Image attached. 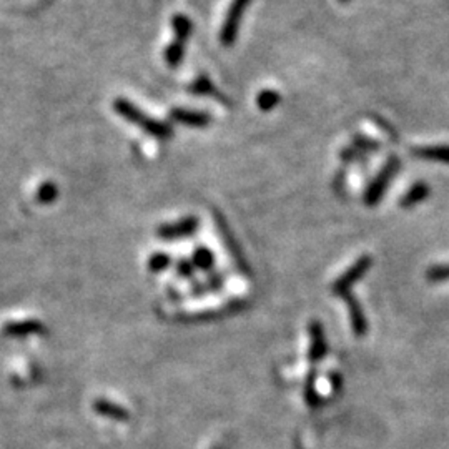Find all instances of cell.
<instances>
[{
    "label": "cell",
    "mask_w": 449,
    "mask_h": 449,
    "mask_svg": "<svg viewBox=\"0 0 449 449\" xmlns=\"http://www.w3.org/2000/svg\"><path fill=\"white\" fill-rule=\"evenodd\" d=\"M373 264V258L369 254H361L356 262H354L351 267H349L346 272H344L341 277L334 279V283L331 284V291L336 294V296L341 298L343 294L349 293V289L353 288L354 283H358L364 274L369 272Z\"/></svg>",
    "instance_id": "cell-3"
},
{
    "label": "cell",
    "mask_w": 449,
    "mask_h": 449,
    "mask_svg": "<svg viewBox=\"0 0 449 449\" xmlns=\"http://www.w3.org/2000/svg\"><path fill=\"white\" fill-rule=\"evenodd\" d=\"M45 331V326L38 319H15V321H9L2 326V333L5 336L10 338H24L30 336V334H40Z\"/></svg>",
    "instance_id": "cell-8"
},
{
    "label": "cell",
    "mask_w": 449,
    "mask_h": 449,
    "mask_svg": "<svg viewBox=\"0 0 449 449\" xmlns=\"http://www.w3.org/2000/svg\"><path fill=\"white\" fill-rule=\"evenodd\" d=\"M316 371H313L308 374L306 381H304V391H303V398L304 401H306V404L309 408H318L319 403H321V398H319V394L316 391Z\"/></svg>",
    "instance_id": "cell-16"
},
{
    "label": "cell",
    "mask_w": 449,
    "mask_h": 449,
    "mask_svg": "<svg viewBox=\"0 0 449 449\" xmlns=\"http://www.w3.org/2000/svg\"><path fill=\"white\" fill-rule=\"evenodd\" d=\"M429 193H431V188H429V185L426 182L413 183L408 192L399 198V207L401 208L416 207V205L423 203L424 200L429 197Z\"/></svg>",
    "instance_id": "cell-12"
},
{
    "label": "cell",
    "mask_w": 449,
    "mask_h": 449,
    "mask_svg": "<svg viewBox=\"0 0 449 449\" xmlns=\"http://www.w3.org/2000/svg\"><path fill=\"white\" fill-rule=\"evenodd\" d=\"M249 4H252V0H232V4H229L227 17H224L222 25V32H220V42L224 47H232L237 40L239 24H242L243 14L249 7Z\"/></svg>",
    "instance_id": "cell-4"
},
{
    "label": "cell",
    "mask_w": 449,
    "mask_h": 449,
    "mask_svg": "<svg viewBox=\"0 0 449 449\" xmlns=\"http://www.w3.org/2000/svg\"><path fill=\"white\" fill-rule=\"evenodd\" d=\"M113 108H115V112L120 115V117L128 120L130 123L137 125V127L142 128L145 133L152 135L153 138H158V140L172 138L173 128L170 127L168 123L162 122V120L152 118L150 115L142 112V110H140L137 105L128 102V100L117 98L113 102Z\"/></svg>",
    "instance_id": "cell-1"
},
{
    "label": "cell",
    "mask_w": 449,
    "mask_h": 449,
    "mask_svg": "<svg viewBox=\"0 0 449 449\" xmlns=\"http://www.w3.org/2000/svg\"><path fill=\"white\" fill-rule=\"evenodd\" d=\"M170 264H172V257H170L168 253H163V252H157L153 253L152 257L148 258V272L152 273H162L167 269Z\"/></svg>",
    "instance_id": "cell-19"
},
{
    "label": "cell",
    "mask_w": 449,
    "mask_h": 449,
    "mask_svg": "<svg viewBox=\"0 0 449 449\" xmlns=\"http://www.w3.org/2000/svg\"><path fill=\"white\" fill-rule=\"evenodd\" d=\"M190 90L197 95H208L215 92L213 83L210 82V78L207 77V75H200V77L193 82L192 87H190Z\"/></svg>",
    "instance_id": "cell-21"
},
{
    "label": "cell",
    "mask_w": 449,
    "mask_h": 449,
    "mask_svg": "<svg viewBox=\"0 0 449 449\" xmlns=\"http://www.w3.org/2000/svg\"><path fill=\"white\" fill-rule=\"evenodd\" d=\"M341 298L344 299V303H346V306H348L349 321H351L353 333L356 334L358 338L366 336L368 329H369V324H368V318H366V314H364V311H363L361 304H359L358 299L354 298L351 293L343 294Z\"/></svg>",
    "instance_id": "cell-7"
},
{
    "label": "cell",
    "mask_w": 449,
    "mask_h": 449,
    "mask_svg": "<svg viewBox=\"0 0 449 449\" xmlns=\"http://www.w3.org/2000/svg\"><path fill=\"white\" fill-rule=\"evenodd\" d=\"M308 334H309V351L308 358L311 363H319L328 354V341L324 336L323 324L318 319H311L308 324Z\"/></svg>",
    "instance_id": "cell-6"
},
{
    "label": "cell",
    "mask_w": 449,
    "mask_h": 449,
    "mask_svg": "<svg viewBox=\"0 0 449 449\" xmlns=\"http://www.w3.org/2000/svg\"><path fill=\"white\" fill-rule=\"evenodd\" d=\"M192 263L195 268L200 269V272L210 273L215 267V254L212 249H208L205 247H198L192 253Z\"/></svg>",
    "instance_id": "cell-13"
},
{
    "label": "cell",
    "mask_w": 449,
    "mask_h": 449,
    "mask_svg": "<svg viewBox=\"0 0 449 449\" xmlns=\"http://www.w3.org/2000/svg\"><path fill=\"white\" fill-rule=\"evenodd\" d=\"M198 227H200V220L197 217H187V218L178 220V222L160 224V227L157 228V237L163 239L185 238V237H190V234L197 233Z\"/></svg>",
    "instance_id": "cell-5"
},
{
    "label": "cell",
    "mask_w": 449,
    "mask_h": 449,
    "mask_svg": "<svg viewBox=\"0 0 449 449\" xmlns=\"http://www.w3.org/2000/svg\"><path fill=\"white\" fill-rule=\"evenodd\" d=\"M341 2H343V4H348V2H349V0H341Z\"/></svg>",
    "instance_id": "cell-25"
},
{
    "label": "cell",
    "mask_w": 449,
    "mask_h": 449,
    "mask_svg": "<svg viewBox=\"0 0 449 449\" xmlns=\"http://www.w3.org/2000/svg\"><path fill=\"white\" fill-rule=\"evenodd\" d=\"M93 411L100 414V416L112 419V421H118V423H125L130 419V413L127 409L120 406L117 403H112L110 399L105 398H97L92 404Z\"/></svg>",
    "instance_id": "cell-10"
},
{
    "label": "cell",
    "mask_w": 449,
    "mask_h": 449,
    "mask_svg": "<svg viewBox=\"0 0 449 449\" xmlns=\"http://www.w3.org/2000/svg\"><path fill=\"white\" fill-rule=\"evenodd\" d=\"M399 168H401V160H399V157H396V155L389 157L388 162L384 163V167L381 168V172L374 177L373 182L368 185L366 192H364L363 200L366 207H376V205L381 202L389 183H391L394 177H396Z\"/></svg>",
    "instance_id": "cell-2"
},
{
    "label": "cell",
    "mask_w": 449,
    "mask_h": 449,
    "mask_svg": "<svg viewBox=\"0 0 449 449\" xmlns=\"http://www.w3.org/2000/svg\"><path fill=\"white\" fill-rule=\"evenodd\" d=\"M172 27L175 32V38L180 40V42H187V38L192 35L193 24L187 15L177 14V15H173V19H172Z\"/></svg>",
    "instance_id": "cell-14"
},
{
    "label": "cell",
    "mask_w": 449,
    "mask_h": 449,
    "mask_svg": "<svg viewBox=\"0 0 449 449\" xmlns=\"http://www.w3.org/2000/svg\"><path fill=\"white\" fill-rule=\"evenodd\" d=\"M426 278L433 283H441L449 279V264H436L428 269Z\"/></svg>",
    "instance_id": "cell-20"
},
{
    "label": "cell",
    "mask_w": 449,
    "mask_h": 449,
    "mask_svg": "<svg viewBox=\"0 0 449 449\" xmlns=\"http://www.w3.org/2000/svg\"><path fill=\"white\" fill-rule=\"evenodd\" d=\"M183 55L185 42H180V40L175 38L173 42L165 48V62H167L170 67H178V65L183 62Z\"/></svg>",
    "instance_id": "cell-17"
},
{
    "label": "cell",
    "mask_w": 449,
    "mask_h": 449,
    "mask_svg": "<svg viewBox=\"0 0 449 449\" xmlns=\"http://www.w3.org/2000/svg\"><path fill=\"white\" fill-rule=\"evenodd\" d=\"M329 381H331V386L334 391H339V389H341V376H339V374L336 373L329 374Z\"/></svg>",
    "instance_id": "cell-24"
},
{
    "label": "cell",
    "mask_w": 449,
    "mask_h": 449,
    "mask_svg": "<svg viewBox=\"0 0 449 449\" xmlns=\"http://www.w3.org/2000/svg\"><path fill=\"white\" fill-rule=\"evenodd\" d=\"M354 145H356L361 152H366V150L368 152H374V150L379 148V145L376 142H373V140H369V138H361V137L354 138Z\"/></svg>",
    "instance_id": "cell-23"
},
{
    "label": "cell",
    "mask_w": 449,
    "mask_h": 449,
    "mask_svg": "<svg viewBox=\"0 0 449 449\" xmlns=\"http://www.w3.org/2000/svg\"><path fill=\"white\" fill-rule=\"evenodd\" d=\"M279 102H282V95H279L277 90L264 88L257 95V107L262 110V112H272L273 108L278 107Z\"/></svg>",
    "instance_id": "cell-15"
},
{
    "label": "cell",
    "mask_w": 449,
    "mask_h": 449,
    "mask_svg": "<svg viewBox=\"0 0 449 449\" xmlns=\"http://www.w3.org/2000/svg\"><path fill=\"white\" fill-rule=\"evenodd\" d=\"M411 155L416 158L428 160V162H439L449 165V145H423V147H413Z\"/></svg>",
    "instance_id": "cell-11"
},
{
    "label": "cell",
    "mask_w": 449,
    "mask_h": 449,
    "mask_svg": "<svg viewBox=\"0 0 449 449\" xmlns=\"http://www.w3.org/2000/svg\"><path fill=\"white\" fill-rule=\"evenodd\" d=\"M222 287H223V274L212 273L208 277L207 282L200 283V284H195V287L192 288V291H193V294H197V296H200V294H203V293L217 291V289H220Z\"/></svg>",
    "instance_id": "cell-18"
},
{
    "label": "cell",
    "mask_w": 449,
    "mask_h": 449,
    "mask_svg": "<svg viewBox=\"0 0 449 449\" xmlns=\"http://www.w3.org/2000/svg\"><path fill=\"white\" fill-rule=\"evenodd\" d=\"M170 118L190 128H207L212 123V117L208 113L188 108H173L170 112Z\"/></svg>",
    "instance_id": "cell-9"
},
{
    "label": "cell",
    "mask_w": 449,
    "mask_h": 449,
    "mask_svg": "<svg viewBox=\"0 0 449 449\" xmlns=\"http://www.w3.org/2000/svg\"><path fill=\"white\" fill-rule=\"evenodd\" d=\"M195 268L192 259H180L177 263V274L182 278H192L195 273Z\"/></svg>",
    "instance_id": "cell-22"
}]
</instances>
